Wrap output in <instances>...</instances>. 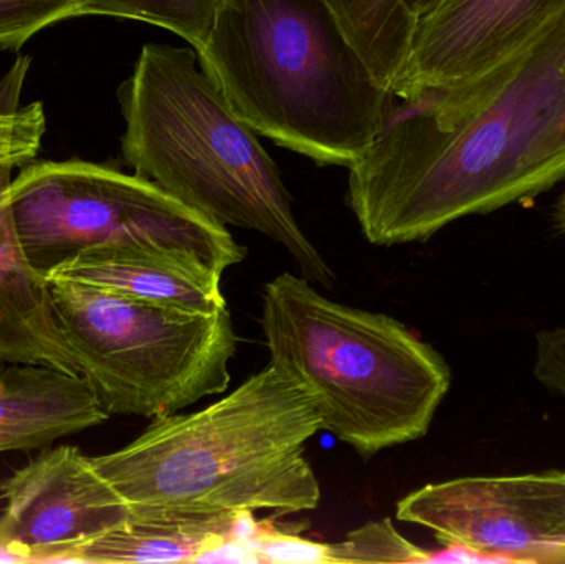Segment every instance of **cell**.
I'll return each mask as SVG.
<instances>
[{
  "label": "cell",
  "mask_w": 565,
  "mask_h": 564,
  "mask_svg": "<svg viewBox=\"0 0 565 564\" xmlns=\"http://www.w3.org/2000/svg\"><path fill=\"white\" fill-rule=\"evenodd\" d=\"M321 430L315 400L268 363L217 403L154 417L138 439L92 460L131 517L291 515L321 502L306 459Z\"/></svg>",
  "instance_id": "cell-2"
},
{
  "label": "cell",
  "mask_w": 565,
  "mask_h": 564,
  "mask_svg": "<svg viewBox=\"0 0 565 564\" xmlns=\"http://www.w3.org/2000/svg\"><path fill=\"white\" fill-rule=\"evenodd\" d=\"M49 281L79 376L108 416H171L227 391L238 343L228 308L192 313L95 285Z\"/></svg>",
  "instance_id": "cell-6"
},
{
  "label": "cell",
  "mask_w": 565,
  "mask_h": 564,
  "mask_svg": "<svg viewBox=\"0 0 565 564\" xmlns=\"http://www.w3.org/2000/svg\"><path fill=\"white\" fill-rule=\"evenodd\" d=\"M222 0H76L78 17L141 20L161 26L199 50L207 42Z\"/></svg>",
  "instance_id": "cell-16"
},
{
  "label": "cell",
  "mask_w": 565,
  "mask_h": 564,
  "mask_svg": "<svg viewBox=\"0 0 565 564\" xmlns=\"http://www.w3.org/2000/svg\"><path fill=\"white\" fill-rule=\"evenodd\" d=\"M13 169L0 164V364H39L79 376L50 281L30 264L17 232L9 199Z\"/></svg>",
  "instance_id": "cell-12"
},
{
  "label": "cell",
  "mask_w": 565,
  "mask_h": 564,
  "mask_svg": "<svg viewBox=\"0 0 565 564\" xmlns=\"http://www.w3.org/2000/svg\"><path fill=\"white\" fill-rule=\"evenodd\" d=\"M195 53L245 125L318 166H354L392 98L324 0H222Z\"/></svg>",
  "instance_id": "cell-3"
},
{
  "label": "cell",
  "mask_w": 565,
  "mask_h": 564,
  "mask_svg": "<svg viewBox=\"0 0 565 564\" xmlns=\"http://www.w3.org/2000/svg\"><path fill=\"white\" fill-rule=\"evenodd\" d=\"M29 66L30 56H19L0 82V164L13 168L35 161L46 129L42 103H20Z\"/></svg>",
  "instance_id": "cell-17"
},
{
  "label": "cell",
  "mask_w": 565,
  "mask_h": 564,
  "mask_svg": "<svg viewBox=\"0 0 565 564\" xmlns=\"http://www.w3.org/2000/svg\"><path fill=\"white\" fill-rule=\"evenodd\" d=\"M9 199L23 252L45 278L86 248L128 242L185 248L221 274L247 257L225 225L108 166L32 161L12 179Z\"/></svg>",
  "instance_id": "cell-7"
},
{
  "label": "cell",
  "mask_w": 565,
  "mask_h": 564,
  "mask_svg": "<svg viewBox=\"0 0 565 564\" xmlns=\"http://www.w3.org/2000/svg\"><path fill=\"white\" fill-rule=\"evenodd\" d=\"M109 419L88 384L39 364L0 371V454L42 450Z\"/></svg>",
  "instance_id": "cell-13"
},
{
  "label": "cell",
  "mask_w": 565,
  "mask_h": 564,
  "mask_svg": "<svg viewBox=\"0 0 565 564\" xmlns=\"http://www.w3.org/2000/svg\"><path fill=\"white\" fill-rule=\"evenodd\" d=\"M247 546L258 563H326L328 545L302 539L298 530H286L274 522L255 520L247 539L241 543Z\"/></svg>",
  "instance_id": "cell-20"
},
{
  "label": "cell",
  "mask_w": 565,
  "mask_h": 564,
  "mask_svg": "<svg viewBox=\"0 0 565 564\" xmlns=\"http://www.w3.org/2000/svg\"><path fill=\"white\" fill-rule=\"evenodd\" d=\"M238 513L131 517L72 553V563H201L232 542Z\"/></svg>",
  "instance_id": "cell-14"
},
{
  "label": "cell",
  "mask_w": 565,
  "mask_h": 564,
  "mask_svg": "<svg viewBox=\"0 0 565 564\" xmlns=\"http://www.w3.org/2000/svg\"><path fill=\"white\" fill-rule=\"evenodd\" d=\"M0 545L32 563H72L83 543L125 525L131 510L98 472L92 457L72 446L46 449L0 487Z\"/></svg>",
  "instance_id": "cell-9"
},
{
  "label": "cell",
  "mask_w": 565,
  "mask_h": 564,
  "mask_svg": "<svg viewBox=\"0 0 565 564\" xmlns=\"http://www.w3.org/2000/svg\"><path fill=\"white\" fill-rule=\"evenodd\" d=\"M428 555L405 540L391 519L359 526L342 542L328 545V564L428 563Z\"/></svg>",
  "instance_id": "cell-18"
},
{
  "label": "cell",
  "mask_w": 565,
  "mask_h": 564,
  "mask_svg": "<svg viewBox=\"0 0 565 564\" xmlns=\"http://www.w3.org/2000/svg\"><path fill=\"white\" fill-rule=\"evenodd\" d=\"M221 272L185 248L148 242L86 248L46 275V280L95 285L148 304L192 313L227 308Z\"/></svg>",
  "instance_id": "cell-11"
},
{
  "label": "cell",
  "mask_w": 565,
  "mask_h": 564,
  "mask_svg": "<svg viewBox=\"0 0 565 564\" xmlns=\"http://www.w3.org/2000/svg\"><path fill=\"white\" fill-rule=\"evenodd\" d=\"M534 376L550 393L565 397V327L536 334Z\"/></svg>",
  "instance_id": "cell-21"
},
{
  "label": "cell",
  "mask_w": 565,
  "mask_h": 564,
  "mask_svg": "<svg viewBox=\"0 0 565 564\" xmlns=\"http://www.w3.org/2000/svg\"><path fill=\"white\" fill-rule=\"evenodd\" d=\"M565 181V3L490 68L392 93L348 204L377 247L527 204Z\"/></svg>",
  "instance_id": "cell-1"
},
{
  "label": "cell",
  "mask_w": 565,
  "mask_h": 564,
  "mask_svg": "<svg viewBox=\"0 0 565 564\" xmlns=\"http://www.w3.org/2000/svg\"><path fill=\"white\" fill-rule=\"evenodd\" d=\"M553 222L556 231L565 237V191L557 199L553 211Z\"/></svg>",
  "instance_id": "cell-22"
},
{
  "label": "cell",
  "mask_w": 565,
  "mask_h": 564,
  "mask_svg": "<svg viewBox=\"0 0 565 564\" xmlns=\"http://www.w3.org/2000/svg\"><path fill=\"white\" fill-rule=\"evenodd\" d=\"M270 363L315 400L322 430L369 459L427 436L451 386L447 361L385 313L322 297L302 275L264 288Z\"/></svg>",
  "instance_id": "cell-5"
},
{
  "label": "cell",
  "mask_w": 565,
  "mask_h": 564,
  "mask_svg": "<svg viewBox=\"0 0 565 564\" xmlns=\"http://www.w3.org/2000/svg\"><path fill=\"white\" fill-rule=\"evenodd\" d=\"M395 515L490 563H565V470L428 483Z\"/></svg>",
  "instance_id": "cell-8"
},
{
  "label": "cell",
  "mask_w": 565,
  "mask_h": 564,
  "mask_svg": "<svg viewBox=\"0 0 565 564\" xmlns=\"http://www.w3.org/2000/svg\"><path fill=\"white\" fill-rule=\"evenodd\" d=\"M122 158L218 224L280 244L309 281L331 287L334 272L299 227L281 171L189 46H142L119 86Z\"/></svg>",
  "instance_id": "cell-4"
},
{
  "label": "cell",
  "mask_w": 565,
  "mask_h": 564,
  "mask_svg": "<svg viewBox=\"0 0 565 564\" xmlns=\"http://www.w3.org/2000/svg\"><path fill=\"white\" fill-rule=\"evenodd\" d=\"M415 26L392 93L444 85L500 62L547 22L565 0H408Z\"/></svg>",
  "instance_id": "cell-10"
},
{
  "label": "cell",
  "mask_w": 565,
  "mask_h": 564,
  "mask_svg": "<svg viewBox=\"0 0 565 564\" xmlns=\"http://www.w3.org/2000/svg\"><path fill=\"white\" fill-rule=\"evenodd\" d=\"M375 78L394 88L407 63L415 19L408 0H324Z\"/></svg>",
  "instance_id": "cell-15"
},
{
  "label": "cell",
  "mask_w": 565,
  "mask_h": 564,
  "mask_svg": "<svg viewBox=\"0 0 565 564\" xmlns=\"http://www.w3.org/2000/svg\"><path fill=\"white\" fill-rule=\"evenodd\" d=\"M75 17L76 0H0V50H19L46 26Z\"/></svg>",
  "instance_id": "cell-19"
}]
</instances>
